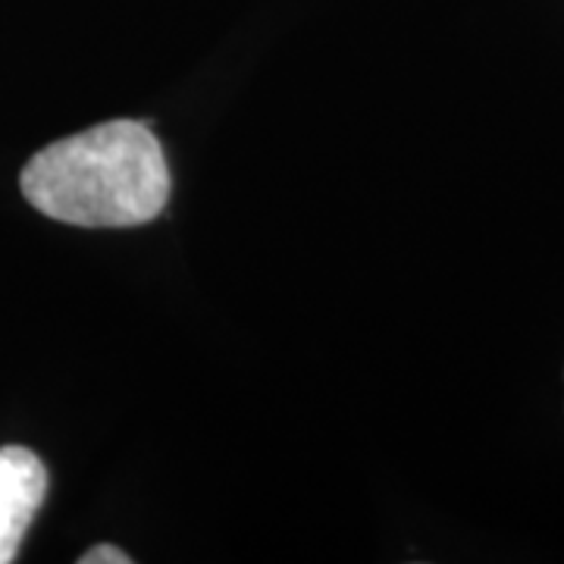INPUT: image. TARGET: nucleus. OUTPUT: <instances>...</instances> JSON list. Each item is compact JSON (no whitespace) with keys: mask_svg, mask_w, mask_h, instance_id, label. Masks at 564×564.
<instances>
[{"mask_svg":"<svg viewBox=\"0 0 564 564\" xmlns=\"http://www.w3.org/2000/svg\"><path fill=\"white\" fill-rule=\"evenodd\" d=\"M132 558L117 549V545H95V549H88L85 555L79 558V564H129Z\"/></svg>","mask_w":564,"mask_h":564,"instance_id":"7ed1b4c3","label":"nucleus"},{"mask_svg":"<svg viewBox=\"0 0 564 564\" xmlns=\"http://www.w3.org/2000/svg\"><path fill=\"white\" fill-rule=\"evenodd\" d=\"M20 188L51 220L126 229L161 217L170 202V166L144 122L110 120L41 148L22 166Z\"/></svg>","mask_w":564,"mask_h":564,"instance_id":"f257e3e1","label":"nucleus"},{"mask_svg":"<svg viewBox=\"0 0 564 564\" xmlns=\"http://www.w3.org/2000/svg\"><path fill=\"white\" fill-rule=\"evenodd\" d=\"M47 496V467L22 445L0 448V564L17 562L22 536Z\"/></svg>","mask_w":564,"mask_h":564,"instance_id":"f03ea898","label":"nucleus"}]
</instances>
